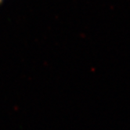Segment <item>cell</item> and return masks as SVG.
<instances>
[{
    "mask_svg": "<svg viewBox=\"0 0 130 130\" xmlns=\"http://www.w3.org/2000/svg\"><path fill=\"white\" fill-rule=\"evenodd\" d=\"M3 1H4V0H0V4H2Z\"/></svg>",
    "mask_w": 130,
    "mask_h": 130,
    "instance_id": "cell-1",
    "label": "cell"
}]
</instances>
